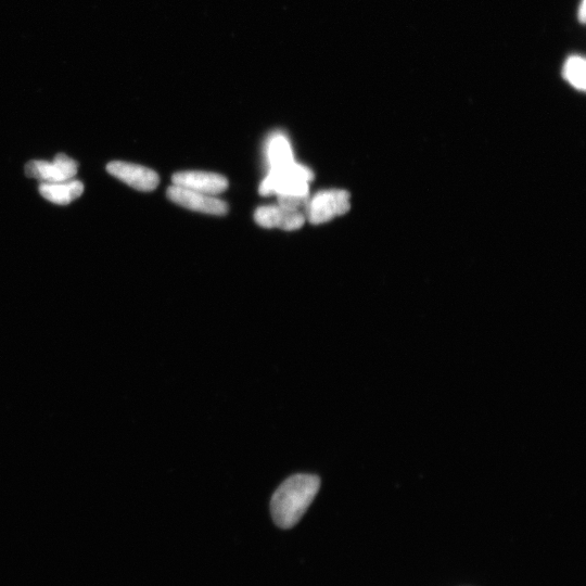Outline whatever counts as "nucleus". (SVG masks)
<instances>
[{
    "label": "nucleus",
    "instance_id": "1",
    "mask_svg": "<svg viewBox=\"0 0 586 586\" xmlns=\"http://www.w3.org/2000/svg\"><path fill=\"white\" fill-rule=\"evenodd\" d=\"M321 488L315 475L299 474L288 478L273 495L271 513L279 528L296 526L313 503Z\"/></svg>",
    "mask_w": 586,
    "mask_h": 586
},
{
    "label": "nucleus",
    "instance_id": "2",
    "mask_svg": "<svg viewBox=\"0 0 586 586\" xmlns=\"http://www.w3.org/2000/svg\"><path fill=\"white\" fill-rule=\"evenodd\" d=\"M351 196L347 190L330 189L317 193L309 199L307 208H305V219L313 225L327 223L345 215L351 209Z\"/></svg>",
    "mask_w": 586,
    "mask_h": 586
},
{
    "label": "nucleus",
    "instance_id": "3",
    "mask_svg": "<svg viewBox=\"0 0 586 586\" xmlns=\"http://www.w3.org/2000/svg\"><path fill=\"white\" fill-rule=\"evenodd\" d=\"M78 170V162L60 154L52 162L40 160L29 162L25 167V174L42 184H50L74 180Z\"/></svg>",
    "mask_w": 586,
    "mask_h": 586
},
{
    "label": "nucleus",
    "instance_id": "4",
    "mask_svg": "<svg viewBox=\"0 0 586 586\" xmlns=\"http://www.w3.org/2000/svg\"><path fill=\"white\" fill-rule=\"evenodd\" d=\"M167 195L176 205L191 211L211 215H225L228 212L226 202L213 196L197 193V191L173 185L168 189Z\"/></svg>",
    "mask_w": 586,
    "mask_h": 586
},
{
    "label": "nucleus",
    "instance_id": "5",
    "mask_svg": "<svg viewBox=\"0 0 586 586\" xmlns=\"http://www.w3.org/2000/svg\"><path fill=\"white\" fill-rule=\"evenodd\" d=\"M107 171L118 180L139 191L155 190L160 183V178L155 171L138 164L114 161L108 164Z\"/></svg>",
    "mask_w": 586,
    "mask_h": 586
},
{
    "label": "nucleus",
    "instance_id": "6",
    "mask_svg": "<svg viewBox=\"0 0 586 586\" xmlns=\"http://www.w3.org/2000/svg\"><path fill=\"white\" fill-rule=\"evenodd\" d=\"M173 185L213 196L223 193L228 181L222 175L200 171L176 173L172 177Z\"/></svg>",
    "mask_w": 586,
    "mask_h": 586
},
{
    "label": "nucleus",
    "instance_id": "7",
    "mask_svg": "<svg viewBox=\"0 0 586 586\" xmlns=\"http://www.w3.org/2000/svg\"><path fill=\"white\" fill-rule=\"evenodd\" d=\"M254 220L264 228H280L284 231H297L305 223V214L280 206L261 207L254 214Z\"/></svg>",
    "mask_w": 586,
    "mask_h": 586
},
{
    "label": "nucleus",
    "instance_id": "8",
    "mask_svg": "<svg viewBox=\"0 0 586 586\" xmlns=\"http://www.w3.org/2000/svg\"><path fill=\"white\" fill-rule=\"evenodd\" d=\"M40 193L46 200L55 203V205L67 206L83 195L84 185L75 180L41 184Z\"/></svg>",
    "mask_w": 586,
    "mask_h": 586
},
{
    "label": "nucleus",
    "instance_id": "9",
    "mask_svg": "<svg viewBox=\"0 0 586 586\" xmlns=\"http://www.w3.org/2000/svg\"><path fill=\"white\" fill-rule=\"evenodd\" d=\"M267 156H269L271 170L285 167L295 161L290 143L283 134H276L271 138Z\"/></svg>",
    "mask_w": 586,
    "mask_h": 586
},
{
    "label": "nucleus",
    "instance_id": "10",
    "mask_svg": "<svg viewBox=\"0 0 586 586\" xmlns=\"http://www.w3.org/2000/svg\"><path fill=\"white\" fill-rule=\"evenodd\" d=\"M564 79L578 91H585L586 86V63L581 56H570L564 66Z\"/></svg>",
    "mask_w": 586,
    "mask_h": 586
},
{
    "label": "nucleus",
    "instance_id": "11",
    "mask_svg": "<svg viewBox=\"0 0 586 586\" xmlns=\"http://www.w3.org/2000/svg\"><path fill=\"white\" fill-rule=\"evenodd\" d=\"M580 20L582 22L585 21V0H583L581 8H580Z\"/></svg>",
    "mask_w": 586,
    "mask_h": 586
}]
</instances>
